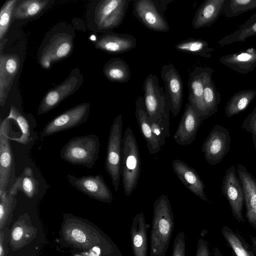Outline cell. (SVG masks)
<instances>
[{
  "label": "cell",
  "mask_w": 256,
  "mask_h": 256,
  "mask_svg": "<svg viewBox=\"0 0 256 256\" xmlns=\"http://www.w3.org/2000/svg\"><path fill=\"white\" fill-rule=\"evenodd\" d=\"M16 200L15 196L6 191L0 195V228L2 229L10 213Z\"/></svg>",
  "instance_id": "cell-40"
},
{
  "label": "cell",
  "mask_w": 256,
  "mask_h": 256,
  "mask_svg": "<svg viewBox=\"0 0 256 256\" xmlns=\"http://www.w3.org/2000/svg\"><path fill=\"white\" fill-rule=\"evenodd\" d=\"M174 48L182 52L210 58L214 50L208 42L202 39L188 38L176 44Z\"/></svg>",
  "instance_id": "cell-36"
},
{
  "label": "cell",
  "mask_w": 256,
  "mask_h": 256,
  "mask_svg": "<svg viewBox=\"0 0 256 256\" xmlns=\"http://www.w3.org/2000/svg\"><path fill=\"white\" fill-rule=\"evenodd\" d=\"M18 56L14 54L0 56V104L2 107L8 96L14 79L20 68Z\"/></svg>",
  "instance_id": "cell-22"
},
{
  "label": "cell",
  "mask_w": 256,
  "mask_h": 256,
  "mask_svg": "<svg viewBox=\"0 0 256 256\" xmlns=\"http://www.w3.org/2000/svg\"><path fill=\"white\" fill-rule=\"evenodd\" d=\"M160 75L164 84L170 110L174 116H176L182 104L183 82L181 76L172 63L162 66Z\"/></svg>",
  "instance_id": "cell-15"
},
{
  "label": "cell",
  "mask_w": 256,
  "mask_h": 256,
  "mask_svg": "<svg viewBox=\"0 0 256 256\" xmlns=\"http://www.w3.org/2000/svg\"><path fill=\"white\" fill-rule=\"evenodd\" d=\"M74 48V39L65 32L54 34L40 48L38 59L44 68H49L52 64L68 57Z\"/></svg>",
  "instance_id": "cell-7"
},
{
  "label": "cell",
  "mask_w": 256,
  "mask_h": 256,
  "mask_svg": "<svg viewBox=\"0 0 256 256\" xmlns=\"http://www.w3.org/2000/svg\"><path fill=\"white\" fill-rule=\"evenodd\" d=\"M83 82L84 76L79 68H74L64 81L44 95L38 108V114H44L56 108L75 92Z\"/></svg>",
  "instance_id": "cell-5"
},
{
  "label": "cell",
  "mask_w": 256,
  "mask_h": 256,
  "mask_svg": "<svg viewBox=\"0 0 256 256\" xmlns=\"http://www.w3.org/2000/svg\"><path fill=\"white\" fill-rule=\"evenodd\" d=\"M203 120L198 110L188 102L174 136L175 142L180 146L192 144Z\"/></svg>",
  "instance_id": "cell-16"
},
{
  "label": "cell",
  "mask_w": 256,
  "mask_h": 256,
  "mask_svg": "<svg viewBox=\"0 0 256 256\" xmlns=\"http://www.w3.org/2000/svg\"><path fill=\"white\" fill-rule=\"evenodd\" d=\"M210 254L208 242L200 238L198 242L196 256H210Z\"/></svg>",
  "instance_id": "cell-43"
},
{
  "label": "cell",
  "mask_w": 256,
  "mask_h": 256,
  "mask_svg": "<svg viewBox=\"0 0 256 256\" xmlns=\"http://www.w3.org/2000/svg\"><path fill=\"white\" fill-rule=\"evenodd\" d=\"M71 222L66 223L64 226V235L70 244L78 247L88 248L100 242V235L92 228L80 222H76L74 219Z\"/></svg>",
  "instance_id": "cell-18"
},
{
  "label": "cell",
  "mask_w": 256,
  "mask_h": 256,
  "mask_svg": "<svg viewBox=\"0 0 256 256\" xmlns=\"http://www.w3.org/2000/svg\"><path fill=\"white\" fill-rule=\"evenodd\" d=\"M74 256H82V255H80V254H76L74 255Z\"/></svg>",
  "instance_id": "cell-49"
},
{
  "label": "cell",
  "mask_w": 256,
  "mask_h": 256,
  "mask_svg": "<svg viewBox=\"0 0 256 256\" xmlns=\"http://www.w3.org/2000/svg\"><path fill=\"white\" fill-rule=\"evenodd\" d=\"M48 0H20L14 8L12 18L16 20L32 18L39 15L49 4Z\"/></svg>",
  "instance_id": "cell-31"
},
{
  "label": "cell",
  "mask_w": 256,
  "mask_h": 256,
  "mask_svg": "<svg viewBox=\"0 0 256 256\" xmlns=\"http://www.w3.org/2000/svg\"><path fill=\"white\" fill-rule=\"evenodd\" d=\"M256 8V0H225L222 14L226 18H232Z\"/></svg>",
  "instance_id": "cell-37"
},
{
  "label": "cell",
  "mask_w": 256,
  "mask_h": 256,
  "mask_svg": "<svg viewBox=\"0 0 256 256\" xmlns=\"http://www.w3.org/2000/svg\"><path fill=\"white\" fill-rule=\"evenodd\" d=\"M256 36V12L234 32L224 36L218 44L220 46L236 42H244L248 38Z\"/></svg>",
  "instance_id": "cell-32"
},
{
  "label": "cell",
  "mask_w": 256,
  "mask_h": 256,
  "mask_svg": "<svg viewBox=\"0 0 256 256\" xmlns=\"http://www.w3.org/2000/svg\"><path fill=\"white\" fill-rule=\"evenodd\" d=\"M230 136L224 126L215 125L204 141L202 150L206 161L212 166L220 163L230 148Z\"/></svg>",
  "instance_id": "cell-11"
},
{
  "label": "cell",
  "mask_w": 256,
  "mask_h": 256,
  "mask_svg": "<svg viewBox=\"0 0 256 256\" xmlns=\"http://www.w3.org/2000/svg\"><path fill=\"white\" fill-rule=\"evenodd\" d=\"M88 256H100V249L98 246H94L87 254Z\"/></svg>",
  "instance_id": "cell-45"
},
{
  "label": "cell",
  "mask_w": 256,
  "mask_h": 256,
  "mask_svg": "<svg viewBox=\"0 0 256 256\" xmlns=\"http://www.w3.org/2000/svg\"><path fill=\"white\" fill-rule=\"evenodd\" d=\"M96 49L110 54L128 52L136 46V40L132 35L114 32H104L94 43Z\"/></svg>",
  "instance_id": "cell-19"
},
{
  "label": "cell",
  "mask_w": 256,
  "mask_h": 256,
  "mask_svg": "<svg viewBox=\"0 0 256 256\" xmlns=\"http://www.w3.org/2000/svg\"><path fill=\"white\" fill-rule=\"evenodd\" d=\"M221 232L234 256H256L252 246L240 234L224 226Z\"/></svg>",
  "instance_id": "cell-29"
},
{
  "label": "cell",
  "mask_w": 256,
  "mask_h": 256,
  "mask_svg": "<svg viewBox=\"0 0 256 256\" xmlns=\"http://www.w3.org/2000/svg\"><path fill=\"white\" fill-rule=\"evenodd\" d=\"M174 172L184 186L196 196L208 202L204 192V184L196 170L180 160L172 162Z\"/></svg>",
  "instance_id": "cell-21"
},
{
  "label": "cell",
  "mask_w": 256,
  "mask_h": 256,
  "mask_svg": "<svg viewBox=\"0 0 256 256\" xmlns=\"http://www.w3.org/2000/svg\"><path fill=\"white\" fill-rule=\"evenodd\" d=\"M236 172L244 190L246 220L256 230V179L242 164L238 165Z\"/></svg>",
  "instance_id": "cell-17"
},
{
  "label": "cell",
  "mask_w": 256,
  "mask_h": 256,
  "mask_svg": "<svg viewBox=\"0 0 256 256\" xmlns=\"http://www.w3.org/2000/svg\"><path fill=\"white\" fill-rule=\"evenodd\" d=\"M212 70L210 67L196 66L190 74L188 82V102L198 110L203 120L208 118L203 102L204 84L207 75Z\"/></svg>",
  "instance_id": "cell-20"
},
{
  "label": "cell",
  "mask_w": 256,
  "mask_h": 256,
  "mask_svg": "<svg viewBox=\"0 0 256 256\" xmlns=\"http://www.w3.org/2000/svg\"><path fill=\"white\" fill-rule=\"evenodd\" d=\"M8 118L15 120L20 128L21 136L18 138H10V139L18 143L27 144L33 140L34 132L28 116L22 114L16 108L12 106Z\"/></svg>",
  "instance_id": "cell-35"
},
{
  "label": "cell",
  "mask_w": 256,
  "mask_h": 256,
  "mask_svg": "<svg viewBox=\"0 0 256 256\" xmlns=\"http://www.w3.org/2000/svg\"><path fill=\"white\" fill-rule=\"evenodd\" d=\"M122 116L120 114L111 126L106 147L105 168L110 175L114 190L119 188L122 174Z\"/></svg>",
  "instance_id": "cell-4"
},
{
  "label": "cell",
  "mask_w": 256,
  "mask_h": 256,
  "mask_svg": "<svg viewBox=\"0 0 256 256\" xmlns=\"http://www.w3.org/2000/svg\"><path fill=\"white\" fill-rule=\"evenodd\" d=\"M174 228V214L167 196L161 195L154 204L150 238V256H165Z\"/></svg>",
  "instance_id": "cell-1"
},
{
  "label": "cell",
  "mask_w": 256,
  "mask_h": 256,
  "mask_svg": "<svg viewBox=\"0 0 256 256\" xmlns=\"http://www.w3.org/2000/svg\"><path fill=\"white\" fill-rule=\"evenodd\" d=\"M242 128L251 133L254 148L256 151V106L252 112L243 121Z\"/></svg>",
  "instance_id": "cell-41"
},
{
  "label": "cell",
  "mask_w": 256,
  "mask_h": 256,
  "mask_svg": "<svg viewBox=\"0 0 256 256\" xmlns=\"http://www.w3.org/2000/svg\"><path fill=\"white\" fill-rule=\"evenodd\" d=\"M172 256H186L185 235L183 232H180L174 240Z\"/></svg>",
  "instance_id": "cell-42"
},
{
  "label": "cell",
  "mask_w": 256,
  "mask_h": 256,
  "mask_svg": "<svg viewBox=\"0 0 256 256\" xmlns=\"http://www.w3.org/2000/svg\"><path fill=\"white\" fill-rule=\"evenodd\" d=\"M250 240L252 244V248L256 254V237L252 235L250 236Z\"/></svg>",
  "instance_id": "cell-47"
},
{
  "label": "cell",
  "mask_w": 256,
  "mask_h": 256,
  "mask_svg": "<svg viewBox=\"0 0 256 256\" xmlns=\"http://www.w3.org/2000/svg\"><path fill=\"white\" fill-rule=\"evenodd\" d=\"M132 13L148 29L157 32H167L170 26L164 15L153 0H136L133 2Z\"/></svg>",
  "instance_id": "cell-14"
},
{
  "label": "cell",
  "mask_w": 256,
  "mask_h": 256,
  "mask_svg": "<svg viewBox=\"0 0 256 256\" xmlns=\"http://www.w3.org/2000/svg\"><path fill=\"white\" fill-rule=\"evenodd\" d=\"M10 119L6 118L0 124V195L8 191L11 180L15 182V165L14 154L8 135Z\"/></svg>",
  "instance_id": "cell-10"
},
{
  "label": "cell",
  "mask_w": 256,
  "mask_h": 256,
  "mask_svg": "<svg viewBox=\"0 0 256 256\" xmlns=\"http://www.w3.org/2000/svg\"><path fill=\"white\" fill-rule=\"evenodd\" d=\"M225 0H207L199 6L192 18V24L194 29L210 26L222 14Z\"/></svg>",
  "instance_id": "cell-24"
},
{
  "label": "cell",
  "mask_w": 256,
  "mask_h": 256,
  "mask_svg": "<svg viewBox=\"0 0 256 256\" xmlns=\"http://www.w3.org/2000/svg\"><path fill=\"white\" fill-rule=\"evenodd\" d=\"M90 104L84 102L78 104L52 118L44 127L41 137L76 127L84 123L88 119Z\"/></svg>",
  "instance_id": "cell-8"
},
{
  "label": "cell",
  "mask_w": 256,
  "mask_h": 256,
  "mask_svg": "<svg viewBox=\"0 0 256 256\" xmlns=\"http://www.w3.org/2000/svg\"><path fill=\"white\" fill-rule=\"evenodd\" d=\"M17 0H6L2 5L0 12V40L4 38L8 30Z\"/></svg>",
  "instance_id": "cell-39"
},
{
  "label": "cell",
  "mask_w": 256,
  "mask_h": 256,
  "mask_svg": "<svg viewBox=\"0 0 256 256\" xmlns=\"http://www.w3.org/2000/svg\"><path fill=\"white\" fill-rule=\"evenodd\" d=\"M138 145L131 128L128 126L122 138L121 171L124 192L129 196L136 189L140 172Z\"/></svg>",
  "instance_id": "cell-3"
},
{
  "label": "cell",
  "mask_w": 256,
  "mask_h": 256,
  "mask_svg": "<svg viewBox=\"0 0 256 256\" xmlns=\"http://www.w3.org/2000/svg\"><path fill=\"white\" fill-rule=\"evenodd\" d=\"M147 224L142 212L134 218L131 228L130 238L134 256H147Z\"/></svg>",
  "instance_id": "cell-26"
},
{
  "label": "cell",
  "mask_w": 256,
  "mask_h": 256,
  "mask_svg": "<svg viewBox=\"0 0 256 256\" xmlns=\"http://www.w3.org/2000/svg\"><path fill=\"white\" fill-rule=\"evenodd\" d=\"M155 4L160 10V12L164 14L166 9L168 5L172 1L170 0H153Z\"/></svg>",
  "instance_id": "cell-44"
},
{
  "label": "cell",
  "mask_w": 256,
  "mask_h": 256,
  "mask_svg": "<svg viewBox=\"0 0 256 256\" xmlns=\"http://www.w3.org/2000/svg\"><path fill=\"white\" fill-rule=\"evenodd\" d=\"M214 251V256H223L220 250L217 247H214L213 248Z\"/></svg>",
  "instance_id": "cell-48"
},
{
  "label": "cell",
  "mask_w": 256,
  "mask_h": 256,
  "mask_svg": "<svg viewBox=\"0 0 256 256\" xmlns=\"http://www.w3.org/2000/svg\"><path fill=\"white\" fill-rule=\"evenodd\" d=\"M38 186L39 182L34 177L32 170L26 166L8 191L14 196L21 192L28 198H32L38 192Z\"/></svg>",
  "instance_id": "cell-27"
},
{
  "label": "cell",
  "mask_w": 256,
  "mask_h": 256,
  "mask_svg": "<svg viewBox=\"0 0 256 256\" xmlns=\"http://www.w3.org/2000/svg\"><path fill=\"white\" fill-rule=\"evenodd\" d=\"M135 104V116L140 132L146 142L150 153L156 154L160 152L161 146L152 132L148 119L144 98L138 96L136 100Z\"/></svg>",
  "instance_id": "cell-25"
},
{
  "label": "cell",
  "mask_w": 256,
  "mask_h": 256,
  "mask_svg": "<svg viewBox=\"0 0 256 256\" xmlns=\"http://www.w3.org/2000/svg\"><path fill=\"white\" fill-rule=\"evenodd\" d=\"M222 191L229 202L233 216L240 222H244L242 214L244 190L234 165L226 170L222 182Z\"/></svg>",
  "instance_id": "cell-12"
},
{
  "label": "cell",
  "mask_w": 256,
  "mask_h": 256,
  "mask_svg": "<svg viewBox=\"0 0 256 256\" xmlns=\"http://www.w3.org/2000/svg\"><path fill=\"white\" fill-rule=\"evenodd\" d=\"M143 90L148 120L155 122L170 107L168 99L163 88L160 86L158 78L154 74H150L146 76L144 82Z\"/></svg>",
  "instance_id": "cell-9"
},
{
  "label": "cell",
  "mask_w": 256,
  "mask_h": 256,
  "mask_svg": "<svg viewBox=\"0 0 256 256\" xmlns=\"http://www.w3.org/2000/svg\"><path fill=\"white\" fill-rule=\"evenodd\" d=\"M103 73L108 80L113 82L126 83L131 76L128 65L120 58H114L108 61L103 67Z\"/></svg>",
  "instance_id": "cell-28"
},
{
  "label": "cell",
  "mask_w": 256,
  "mask_h": 256,
  "mask_svg": "<svg viewBox=\"0 0 256 256\" xmlns=\"http://www.w3.org/2000/svg\"><path fill=\"white\" fill-rule=\"evenodd\" d=\"M100 146L99 138L95 134L75 136L62 147L60 157L70 164L91 169L98 158Z\"/></svg>",
  "instance_id": "cell-2"
},
{
  "label": "cell",
  "mask_w": 256,
  "mask_h": 256,
  "mask_svg": "<svg viewBox=\"0 0 256 256\" xmlns=\"http://www.w3.org/2000/svg\"><path fill=\"white\" fill-rule=\"evenodd\" d=\"M25 220L17 221L13 226L10 235L12 248H20L30 243L36 236V229L25 223Z\"/></svg>",
  "instance_id": "cell-33"
},
{
  "label": "cell",
  "mask_w": 256,
  "mask_h": 256,
  "mask_svg": "<svg viewBox=\"0 0 256 256\" xmlns=\"http://www.w3.org/2000/svg\"><path fill=\"white\" fill-rule=\"evenodd\" d=\"M3 233L2 231L0 232V256H4V250L3 248Z\"/></svg>",
  "instance_id": "cell-46"
},
{
  "label": "cell",
  "mask_w": 256,
  "mask_h": 256,
  "mask_svg": "<svg viewBox=\"0 0 256 256\" xmlns=\"http://www.w3.org/2000/svg\"><path fill=\"white\" fill-rule=\"evenodd\" d=\"M213 72L212 69L207 75L204 88L203 102L208 118L218 111V106L221 100L220 94L212 78Z\"/></svg>",
  "instance_id": "cell-34"
},
{
  "label": "cell",
  "mask_w": 256,
  "mask_h": 256,
  "mask_svg": "<svg viewBox=\"0 0 256 256\" xmlns=\"http://www.w3.org/2000/svg\"><path fill=\"white\" fill-rule=\"evenodd\" d=\"M68 182L78 191L88 196L104 202H110L112 194L100 174L75 176L66 175Z\"/></svg>",
  "instance_id": "cell-13"
},
{
  "label": "cell",
  "mask_w": 256,
  "mask_h": 256,
  "mask_svg": "<svg viewBox=\"0 0 256 256\" xmlns=\"http://www.w3.org/2000/svg\"><path fill=\"white\" fill-rule=\"evenodd\" d=\"M220 62L238 73L246 74L256 68V48H250L223 56L220 58Z\"/></svg>",
  "instance_id": "cell-23"
},
{
  "label": "cell",
  "mask_w": 256,
  "mask_h": 256,
  "mask_svg": "<svg viewBox=\"0 0 256 256\" xmlns=\"http://www.w3.org/2000/svg\"><path fill=\"white\" fill-rule=\"evenodd\" d=\"M256 96V90L248 89L235 93L228 101L225 113L230 118L244 110Z\"/></svg>",
  "instance_id": "cell-30"
},
{
  "label": "cell",
  "mask_w": 256,
  "mask_h": 256,
  "mask_svg": "<svg viewBox=\"0 0 256 256\" xmlns=\"http://www.w3.org/2000/svg\"><path fill=\"white\" fill-rule=\"evenodd\" d=\"M130 1L102 0L96 6L94 22L100 31L110 32L123 22Z\"/></svg>",
  "instance_id": "cell-6"
},
{
  "label": "cell",
  "mask_w": 256,
  "mask_h": 256,
  "mask_svg": "<svg viewBox=\"0 0 256 256\" xmlns=\"http://www.w3.org/2000/svg\"><path fill=\"white\" fill-rule=\"evenodd\" d=\"M168 108L160 118L155 122H149L152 132L162 147L165 143V139L170 136V112Z\"/></svg>",
  "instance_id": "cell-38"
}]
</instances>
